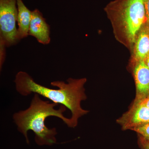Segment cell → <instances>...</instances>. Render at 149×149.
I'll return each mask as SVG.
<instances>
[{"label":"cell","mask_w":149,"mask_h":149,"mask_svg":"<svg viewBox=\"0 0 149 149\" xmlns=\"http://www.w3.org/2000/svg\"><path fill=\"white\" fill-rule=\"evenodd\" d=\"M135 44L134 60H145L149 55V25L147 22L140 29Z\"/></svg>","instance_id":"obj_8"},{"label":"cell","mask_w":149,"mask_h":149,"mask_svg":"<svg viewBox=\"0 0 149 149\" xmlns=\"http://www.w3.org/2000/svg\"><path fill=\"white\" fill-rule=\"evenodd\" d=\"M29 35L35 37L38 42L43 45H48L50 42L49 26L38 10L32 11Z\"/></svg>","instance_id":"obj_6"},{"label":"cell","mask_w":149,"mask_h":149,"mask_svg":"<svg viewBox=\"0 0 149 149\" xmlns=\"http://www.w3.org/2000/svg\"><path fill=\"white\" fill-rule=\"evenodd\" d=\"M133 73L136 91L135 100H142L149 96V69L144 60L136 62Z\"/></svg>","instance_id":"obj_7"},{"label":"cell","mask_w":149,"mask_h":149,"mask_svg":"<svg viewBox=\"0 0 149 149\" xmlns=\"http://www.w3.org/2000/svg\"><path fill=\"white\" fill-rule=\"evenodd\" d=\"M143 1L145 10H146L147 22L149 25V0H143Z\"/></svg>","instance_id":"obj_13"},{"label":"cell","mask_w":149,"mask_h":149,"mask_svg":"<svg viewBox=\"0 0 149 149\" xmlns=\"http://www.w3.org/2000/svg\"><path fill=\"white\" fill-rule=\"evenodd\" d=\"M86 81L85 78H70L67 80V83L63 81H54L51 85L58 89H50L36 83L27 72L20 71L17 74L14 82L16 91L22 95L27 96L32 93H36L68 109L72 114L70 128H74L77 125L78 119L89 112L82 109L80 104L82 101L87 99L84 88Z\"/></svg>","instance_id":"obj_1"},{"label":"cell","mask_w":149,"mask_h":149,"mask_svg":"<svg viewBox=\"0 0 149 149\" xmlns=\"http://www.w3.org/2000/svg\"><path fill=\"white\" fill-rule=\"evenodd\" d=\"M16 4L17 0H0V40L6 47L15 45L19 40L16 26Z\"/></svg>","instance_id":"obj_4"},{"label":"cell","mask_w":149,"mask_h":149,"mask_svg":"<svg viewBox=\"0 0 149 149\" xmlns=\"http://www.w3.org/2000/svg\"><path fill=\"white\" fill-rule=\"evenodd\" d=\"M133 130L149 141V123L135 128Z\"/></svg>","instance_id":"obj_10"},{"label":"cell","mask_w":149,"mask_h":149,"mask_svg":"<svg viewBox=\"0 0 149 149\" xmlns=\"http://www.w3.org/2000/svg\"><path fill=\"white\" fill-rule=\"evenodd\" d=\"M134 100L141 103V104H143L144 105L146 106V107L149 108V97H147L146 98L142 100L136 101L135 100Z\"/></svg>","instance_id":"obj_14"},{"label":"cell","mask_w":149,"mask_h":149,"mask_svg":"<svg viewBox=\"0 0 149 149\" xmlns=\"http://www.w3.org/2000/svg\"><path fill=\"white\" fill-rule=\"evenodd\" d=\"M106 10L125 43L133 46L147 22L143 0H115Z\"/></svg>","instance_id":"obj_3"},{"label":"cell","mask_w":149,"mask_h":149,"mask_svg":"<svg viewBox=\"0 0 149 149\" xmlns=\"http://www.w3.org/2000/svg\"><path fill=\"white\" fill-rule=\"evenodd\" d=\"M17 5L18 10L17 32L19 40L29 35V27L32 18V11L24 5L22 0H17Z\"/></svg>","instance_id":"obj_9"},{"label":"cell","mask_w":149,"mask_h":149,"mask_svg":"<svg viewBox=\"0 0 149 149\" xmlns=\"http://www.w3.org/2000/svg\"><path fill=\"white\" fill-rule=\"evenodd\" d=\"M58 105L42 100L38 94L35 93L29 107L14 114L13 120L17 130L24 135L27 144L29 143L27 136L29 130L35 133V141L39 146H52L56 143V136L57 133L56 128H49L45 125V120L48 117L58 118L70 128V118L65 117L63 114L67 108L61 105L58 109H56L54 107Z\"/></svg>","instance_id":"obj_2"},{"label":"cell","mask_w":149,"mask_h":149,"mask_svg":"<svg viewBox=\"0 0 149 149\" xmlns=\"http://www.w3.org/2000/svg\"><path fill=\"white\" fill-rule=\"evenodd\" d=\"M144 61H145V63H146V65L147 67H148V68L149 69V55L146 58Z\"/></svg>","instance_id":"obj_15"},{"label":"cell","mask_w":149,"mask_h":149,"mask_svg":"<svg viewBox=\"0 0 149 149\" xmlns=\"http://www.w3.org/2000/svg\"><path fill=\"white\" fill-rule=\"evenodd\" d=\"M138 144L141 149H149V141L138 134Z\"/></svg>","instance_id":"obj_11"},{"label":"cell","mask_w":149,"mask_h":149,"mask_svg":"<svg viewBox=\"0 0 149 149\" xmlns=\"http://www.w3.org/2000/svg\"><path fill=\"white\" fill-rule=\"evenodd\" d=\"M116 121L121 125L123 130H133L149 123V108L134 100L129 110Z\"/></svg>","instance_id":"obj_5"},{"label":"cell","mask_w":149,"mask_h":149,"mask_svg":"<svg viewBox=\"0 0 149 149\" xmlns=\"http://www.w3.org/2000/svg\"><path fill=\"white\" fill-rule=\"evenodd\" d=\"M0 65H1V69L2 66L3 64L5 58V48L6 46L4 43L3 41L0 40Z\"/></svg>","instance_id":"obj_12"},{"label":"cell","mask_w":149,"mask_h":149,"mask_svg":"<svg viewBox=\"0 0 149 149\" xmlns=\"http://www.w3.org/2000/svg\"></svg>","instance_id":"obj_16"}]
</instances>
